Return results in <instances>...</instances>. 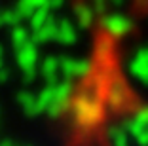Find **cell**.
Segmentation results:
<instances>
[{
	"mask_svg": "<svg viewBox=\"0 0 148 146\" xmlns=\"http://www.w3.org/2000/svg\"><path fill=\"white\" fill-rule=\"evenodd\" d=\"M0 15H2V12H0ZM0 25H2V19H0Z\"/></svg>",
	"mask_w": 148,
	"mask_h": 146,
	"instance_id": "ac0fdd59",
	"label": "cell"
},
{
	"mask_svg": "<svg viewBox=\"0 0 148 146\" xmlns=\"http://www.w3.org/2000/svg\"><path fill=\"white\" fill-rule=\"evenodd\" d=\"M72 114L74 120L78 121L82 127H91L103 116V106L97 99H93L91 95H80L78 99H74L72 103Z\"/></svg>",
	"mask_w": 148,
	"mask_h": 146,
	"instance_id": "6da1fadb",
	"label": "cell"
},
{
	"mask_svg": "<svg viewBox=\"0 0 148 146\" xmlns=\"http://www.w3.org/2000/svg\"><path fill=\"white\" fill-rule=\"evenodd\" d=\"M12 40H13V44H15V47H19L25 42H29V32H27V29L15 25L13 30H12Z\"/></svg>",
	"mask_w": 148,
	"mask_h": 146,
	"instance_id": "7c38bea8",
	"label": "cell"
},
{
	"mask_svg": "<svg viewBox=\"0 0 148 146\" xmlns=\"http://www.w3.org/2000/svg\"><path fill=\"white\" fill-rule=\"evenodd\" d=\"M65 0H49V8H61Z\"/></svg>",
	"mask_w": 148,
	"mask_h": 146,
	"instance_id": "9a60e30c",
	"label": "cell"
},
{
	"mask_svg": "<svg viewBox=\"0 0 148 146\" xmlns=\"http://www.w3.org/2000/svg\"><path fill=\"white\" fill-rule=\"evenodd\" d=\"M103 29L112 36H123L127 34L131 29H133V23L129 17L122 15V13H108V15H103Z\"/></svg>",
	"mask_w": 148,
	"mask_h": 146,
	"instance_id": "7a4b0ae2",
	"label": "cell"
},
{
	"mask_svg": "<svg viewBox=\"0 0 148 146\" xmlns=\"http://www.w3.org/2000/svg\"><path fill=\"white\" fill-rule=\"evenodd\" d=\"M61 70V61H57L55 57H48V59L44 61L42 64V72L46 78H49V80H53V78L57 76V72Z\"/></svg>",
	"mask_w": 148,
	"mask_h": 146,
	"instance_id": "8fae6325",
	"label": "cell"
},
{
	"mask_svg": "<svg viewBox=\"0 0 148 146\" xmlns=\"http://www.w3.org/2000/svg\"><path fill=\"white\" fill-rule=\"evenodd\" d=\"M76 38H78V34H76V29H74V25L70 21H59V27H57V36L55 40L61 44H74L76 42Z\"/></svg>",
	"mask_w": 148,
	"mask_h": 146,
	"instance_id": "5b68a950",
	"label": "cell"
},
{
	"mask_svg": "<svg viewBox=\"0 0 148 146\" xmlns=\"http://www.w3.org/2000/svg\"><path fill=\"white\" fill-rule=\"evenodd\" d=\"M44 6H49V0H19L17 10L21 12L23 17H31L36 10L44 8Z\"/></svg>",
	"mask_w": 148,
	"mask_h": 146,
	"instance_id": "ba28073f",
	"label": "cell"
},
{
	"mask_svg": "<svg viewBox=\"0 0 148 146\" xmlns=\"http://www.w3.org/2000/svg\"><path fill=\"white\" fill-rule=\"evenodd\" d=\"M17 63L27 74H31L34 70L36 64V47L32 46V42H25L23 46H19L17 51Z\"/></svg>",
	"mask_w": 148,
	"mask_h": 146,
	"instance_id": "3957f363",
	"label": "cell"
},
{
	"mask_svg": "<svg viewBox=\"0 0 148 146\" xmlns=\"http://www.w3.org/2000/svg\"><path fill=\"white\" fill-rule=\"evenodd\" d=\"M112 142H114V146H127V135H125V131L112 129Z\"/></svg>",
	"mask_w": 148,
	"mask_h": 146,
	"instance_id": "4fadbf2b",
	"label": "cell"
},
{
	"mask_svg": "<svg viewBox=\"0 0 148 146\" xmlns=\"http://www.w3.org/2000/svg\"><path fill=\"white\" fill-rule=\"evenodd\" d=\"M131 72L137 78H140L143 82H148V47L140 49L135 55V59L131 63Z\"/></svg>",
	"mask_w": 148,
	"mask_h": 146,
	"instance_id": "277c9868",
	"label": "cell"
},
{
	"mask_svg": "<svg viewBox=\"0 0 148 146\" xmlns=\"http://www.w3.org/2000/svg\"><path fill=\"white\" fill-rule=\"evenodd\" d=\"M108 4H110L108 0H93V8H95L97 13H105V10H106Z\"/></svg>",
	"mask_w": 148,
	"mask_h": 146,
	"instance_id": "5bb4252c",
	"label": "cell"
},
{
	"mask_svg": "<svg viewBox=\"0 0 148 146\" xmlns=\"http://www.w3.org/2000/svg\"><path fill=\"white\" fill-rule=\"evenodd\" d=\"M110 4H114V6H122L123 4V0H108Z\"/></svg>",
	"mask_w": 148,
	"mask_h": 146,
	"instance_id": "2e32d148",
	"label": "cell"
},
{
	"mask_svg": "<svg viewBox=\"0 0 148 146\" xmlns=\"http://www.w3.org/2000/svg\"><path fill=\"white\" fill-rule=\"evenodd\" d=\"M51 17L49 15V6H44V8H38L34 13L31 15V23H32V29L38 30L42 25H46L48 23V19Z\"/></svg>",
	"mask_w": 148,
	"mask_h": 146,
	"instance_id": "30bf717a",
	"label": "cell"
},
{
	"mask_svg": "<svg viewBox=\"0 0 148 146\" xmlns=\"http://www.w3.org/2000/svg\"><path fill=\"white\" fill-rule=\"evenodd\" d=\"M87 69L86 61H76V59H63L61 61V70L66 76H80Z\"/></svg>",
	"mask_w": 148,
	"mask_h": 146,
	"instance_id": "52a82bcc",
	"label": "cell"
},
{
	"mask_svg": "<svg viewBox=\"0 0 148 146\" xmlns=\"http://www.w3.org/2000/svg\"><path fill=\"white\" fill-rule=\"evenodd\" d=\"M57 27H59V23L53 21V19L49 17L46 25H42L38 30H34V38L38 40V42H48V40H55V36H57Z\"/></svg>",
	"mask_w": 148,
	"mask_h": 146,
	"instance_id": "8992f818",
	"label": "cell"
},
{
	"mask_svg": "<svg viewBox=\"0 0 148 146\" xmlns=\"http://www.w3.org/2000/svg\"><path fill=\"white\" fill-rule=\"evenodd\" d=\"M74 12H76V19H78V23L82 27H89L93 23V15H95V8H89L87 4H76V8H74Z\"/></svg>",
	"mask_w": 148,
	"mask_h": 146,
	"instance_id": "9c48e42d",
	"label": "cell"
},
{
	"mask_svg": "<svg viewBox=\"0 0 148 146\" xmlns=\"http://www.w3.org/2000/svg\"><path fill=\"white\" fill-rule=\"evenodd\" d=\"M0 64H2V49H0Z\"/></svg>",
	"mask_w": 148,
	"mask_h": 146,
	"instance_id": "e0dca14e",
	"label": "cell"
}]
</instances>
